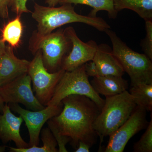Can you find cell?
Instances as JSON below:
<instances>
[{
    "label": "cell",
    "instance_id": "cb8c5ba5",
    "mask_svg": "<svg viewBox=\"0 0 152 152\" xmlns=\"http://www.w3.org/2000/svg\"><path fill=\"white\" fill-rule=\"evenodd\" d=\"M28 0H10L9 7L16 16H21L24 13L31 12L27 7L26 4Z\"/></svg>",
    "mask_w": 152,
    "mask_h": 152
},
{
    "label": "cell",
    "instance_id": "6da1fadb",
    "mask_svg": "<svg viewBox=\"0 0 152 152\" xmlns=\"http://www.w3.org/2000/svg\"><path fill=\"white\" fill-rule=\"evenodd\" d=\"M61 102V112L49 121L61 134L70 138L74 148H77L80 142L91 148L97 140L94 125L100 109L90 98L82 95H69Z\"/></svg>",
    "mask_w": 152,
    "mask_h": 152
},
{
    "label": "cell",
    "instance_id": "7a4b0ae2",
    "mask_svg": "<svg viewBox=\"0 0 152 152\" xmlns=\"http://www.w3.org/2000/svg\"><path fill=\"white\" fill-rule=\"evenodd\" d=\"M32 17L37 23V29L34 33L39 36L47 35L57 28L74 23L86 24L100 31L110 28V26L102 18L77 13L71 4H63L56 7L34 3Z\"/></svg>",
    "mask_w": 152,
    "mask_h": 152
},
{
    "label": "cell",
    "instance_id": "484cf974",
    "mask_svg": "<svg viewBox=\"0 0 152 152\" xmlns=\"http://www.w3.org/2000/svg\"><path fill=\"white\" fill-rule=\"evenodd\" d=\"M91 147L88 144L83 142H79L75 152H89Z\"/></svg>",
    "mask_w": 152,
    "mask_h": 152
},
{
    "label": "cell",
    "instance_id": "ffe728a7",
    "mask_svg": "<svg viewBox=\"0 0 152 152\" xmlns=\"http://www.w3.org/2000/svg\"><path fill=\"white\" fill-rule=\"evenodd\" d=\"M130 94L132 96L137 107L152 111V84H140L132 86Z\"/></svg>",
    "mask_w": 152,
    "mask_h": 152
},
{
    "label": "cell",
    "instance_id": "44dd1931",
    "mask_svg": "<svg viewBox=\"0 0 152 152\" xmlns=\"http://www.w3.org/2000/svg\"><path fill=\"white\" fill-rule=\"evenodd\" d=\"M148 124L145 133L140 139L134 144L133 150L135 152H152V118Z\"/></svg>",
    "mask_w": 152,
    "mask_h": 152
},
{
    "label": "cell",
    "instance_id": "277c9868",
    "mask_svg": "<svg viewBox=\"0 0 152 152\" xmlns=\"http://www.w3.org/2000/svg\"><path fill=\"white\" fill-rule=\"evenodd\" d=\"M105 32L112 44V52L129 75L132 86L140 84H152V62L145 54L134 51L116 34L108 29Z\"/></svg>",
    "mask_w": 152,
    "mask_h": 152
},
{
    "label": "cell",
    "instance_id": "7c38bea8",
    "mask_svg": "<svg viewBox=\"0 0 152 152\" xmlns=\"http://www.w3.org/2000/svg\"><path fill=\"white\" fill-rule=\"evenodd\" d=\"M89 77L114 75L122 76L125 72L112 50L107 45H101L92 61L85 64Z\"/></svg>",
    "mask_w": 152,
    "mask_h": 152
},
{
    "label": "cell",
    "instance_id": "9a60e30c",
    "mask_svg": "<svg viewBox=\"0 0 152 152\" xmlns=\"http://www.w3.org/2000/svg\"><path fill=\"white\" fill-rule=\"evenodd\" d=\"M91 81V84L98 94L105 97L119 94L127 91V81L122 76L107 75L95 76Z\"/></svg>",
    "mask_w": 152,
    "mask_h": 152
},
{
    "label": "cell",
    "instance_id": "ba28073f",
    "mask_svg": "<svg viewBox=\"0 0 152 152\" xmlns=\"http://www.w3.org/2000/svg\"><path fill=\"white\" fill-rule=\"evenodd\" d=\"M0 95L5 104H22L30 110H40L45 107L34 94L27 73L0 86Z\"/></svg>",
    "mask_w": 152,
    "mask_h": 152
},
{
    "label": "cell",
    "instance_id": "30bf717a",
    "mask_svg": "<svg viewBox=\"0 0 152 152\" xmlns=\"http://www.w3.org/2000/svg\"><path fill=\"white\" fill-rule=\"evenodd\" d=\"M146 111L136 107L128 119L110 135L104 152H123L128 142L147 126Z\"/></svg>",
    "mask_w": 152,
    "mask_h": 152
},
{
    "label": "cell",
    "instance_id": "603a6c76",
    "mask_svg": "<svg viewBox=\"0 0 152 152\" xmlns=\"http://www.w3.org/2000/svg\"><path fill=\"white\" fill-rule=\"evenodd\" d=\"M48 126L52 132L53 135L54 137L57 144L58 146V152H67L68 151L66 148V145L71 142L70 138L62 134L57 130L56 128L49 120L47 122Z\"/></svg>",
    "mask_w": 152,
    "mask_h": 152
},
{
    "label": "cell",
    "instance_id": "8fae6325",
    "mask_svg": "<svg viewBox=\"0 0 152 152\" xmlns=\"http://www.w3.org/2000/svg\"><path fill=\"white\" fill-rule=\"evenodd\" d=\"M64 31L70 41L72 46L63 59L61 69L70 72L92 61L99 45L94 41L90 40L87 42L82 41L72 27H68Z\"/></svg>",
    "mask_w": 152,
    "mask_h": 152
},
{
    "label": "cell",
    "instance_id": "3957f363",
    "mask_svg": "<svg viewBox=\"0 0 152 152\" xmlns=\"http://www.w3.org/2000/svg\"><path fill=\"white\" fill-rule=\"evenodd\" d=\"M105 97L94 125L101 144L104 138L110 135L128 119L137 107L134 98L127 91Z\"/></svg>",
    "mask_w": 152,
    "mask_h": 152
},
{
    "label": "cell",
    "instance_id": "5b68a950",
    "mask_svg": "<svg viewBox=\"0 0 152 152\" xmlns=\"http://www.w3.org/2000/svg\"><path fill=\"white\" fill-rule=\"evenodd\" d=\"M72 45L64 31L60 28L47 35L39 36L33 33L29 42V50L33 55L42 52L44 66L51 73L61 69L63 59L69 52Z\"/></svg>",
    "mask_w": 152,
    "mask_h": 152
},
{
    "label": "cell",
    "instance_id": "83f0119b",
    "mask_svg": "<svg viewBox=\"0 0 152 152\" xmlns=\"http://www.w3.org/2000/svg\"><path fill=\"white\" fill-rule=\"evenodd\" d=\"M5 43L3 42L0 38V56L4 52L6 49Z\"/></svg>",
    "mask_w": 152,
    "mask_h": 152
},
{
    "label": "cell",
    "instance_id": "4fadbf2b",
    "mask_svg": "<svg viewBox=\"0 0 152 152\" xmlns=\"http://www.w3.org/2000/svg\"><path fill=\"white\" fill-rule=\"evenodd\" d=\"M23 121L21 116H16L12 113L10 106L5 104L0 115V140L4 144L13 141L17 148H28V143L22 138L20 133Z\"/></svg>",
    "mask_w": 152,
    "mask_h": 152
},
{
    "label": "cell",
    "instance_id": "7402d4cb",
    "mask_svg": "<svg viewBox=\"0 0 152 152\" xmlns=\"http://www.w3.org/2000/svg\"><path fill=\"white\" fill-rule=\"evenodd\" d=\"M145 21L146 36L142 41V50L144 54L152 60V20Z\"/></svg>",
    "mask_w": 152,
    "mask_h": 152
},
{
    "label": "cell",
    "instance_id": "d4e9b609",
    "mask_svg": "<svg viewBox=\"0 0 152 152\" xmlns=\"http://www.w3.org/2000/svg\"><path fill=\"white\" fill-rule=\"evenodd\" d=\"M10 0H0V18L5 19L9 18Z\"/></svg>",
    "mask_w": 152,
    "mask_h": 152
},
{
    "label": "cell",
    "instance_id": "f546056e",
    "mask_svg": "<svg viewBox=\"0 0 152 152\" xmlns=\"http://www.w3.org/2000/svg\"><path fill=\"white\" fill-rule=\"evenodd\" d=\"M7 146L5 145L0 146V152H4L5 151Z\"/></svg>",
    "mask_w": 152,
    "mask_h": 152
},
{
    "label": "cell",
    "instance_id": "52a82bcc",
    "mask_svg": "<svg viewBox=\"0 0 152 152\" xmlns=\"http://www.w3.org/2000/svg\"><path fill=\"white\" fill-rule=\"evenodd\" d=\"M30 61L27 74L33 83V92L41 104L46 107L51 99L55 89L65 71L61 69L51 73L44 66L42 52L38 50Z\"/></svg>",
    "mask_w": 152,
    "mask_h": 152
},
{
    "label": "cell",
    "instance_id": "d6986e66",
    "mask_svg": "<svg viewBox=\"0 0 152 152\" xmlns=\"http://www.w3.org/2000/svg\"><path fill=\"white\" fill-rule=\"evenodd\" d=\"M41 139L43 142L42 147L32 146L27 148L9 147L12 152H57L56 141L48 127L44 128L41 131Z\"/></svg>",
    "mask_w": 152,
    "mask_h": 152
},
{
    "label": "cell",
    "instance_id": "4316f807",
    "mask_svg": "<svg viewBox=\"0 0 152 152\" xmlns=\"http://www.w3.org/2000/svg\"><path fill=\"white\" fill-rule=\"evenodd\" d=\"M61 0H46L45 3L49 7H54L59 4Z\"/></svg>",
    "mask_w": 152,
    "mask_h": 152
},
{
    "label": "cell",
    "instance_id": "f1b7e54d",
    "mask_svg": "<svg viewBox=\"0 0 152 152\" xmlns=\"http://www.w3.org/2000/svg\"><path fill=\"white\" fill-rule=\"evenodd\" d=\"M4 102L2 98L0 95V113H2L3 112V109H4V106L5 105Z\"/></svg>",
    "mask_w": 152,
    "mask_h": 152
},
{
    "label": "cell",
    "instance_id": "5bb4252c",
    "mask_svg": "<svg viewBox=\"0 0 152 152\" xmlns=\"http://www.w3.org/2000/svg\"><path fill=\"white\" fill-rule=\"evenodd\" d=\"M30 62L18 58L13 48L6 45L5 50L0 56V86L27 73Z\"/></svg>",
    "mask_w": 152,
    "mask_h": 152
},
{
    "label": "cell",
    "instance_id": "e0dca14e",
    "mask_svg": "<svg viewBox=\"0 0 152 152\" xmlns=\"http://www.w3.org/2000/svg\"><path fill=\"white\" fill-rule=\"evenodd\" d=\"M20 17L16 16L4 25L1 30V39L13 49L18 47L21 41L23 27Z\"/></svg>",
    "mask_w": 152,
    "mask_h": 152
},
{
    "label": "cell",
    "instance_id": "8992f818",
    "mask_svg": "<svg viewBox=\"0 0 152 152\" xmlns=\"http://www.w3.org/2000/svg\"><path fill=\"white\" fill-rule=\"evenodd\" d=\"M88 77L85 64L73 71H65L56 87L53 97L47 106L56 105L68 96L79 95L90 98L101 110L105 100L95 91L89 80Z\"/></svg>",
    "mask_w": 152,
    "mask_h": 152
},
{
    "label": "cell",
    "instance_id": "ac0fdd59",
    "mask_svg": "<svg viewBox=\"0 0 152 152\" xmlns=\"http://www.w3.org/2000/svg\"><path fill=\"white\" fill-rule=\"evenodd\" d=\"M82 4L90 6L93 10L88 15L96 17V14L100 11L107 12L110 18L115 19L118 13L114 8L113 0H61L60 4Z\"/></svg>",
    "mask_w": 152,
    "mask_h": 152
},
{
    "label": "cell",
    "instance_id": "2e32d148",
    "mask_svg": "<svg viewBox=\"0 0 152 152\" xmlns=\"http://www.w3.org/2000/svg\"><path fill=\"white\" fill-rule=\"evenodd\" d=\"M117 12L124 9L135 12L145 21L152 20V0H113Z\"/></svg>",
    "mask_w": 152,
    "mask_h": 152
},
{
    "label": "cell",
    "instance_id": "9c48e42d",
    "mask_svg": "<svg viewBox=\"0 0 152 152\" xmlns=\"http://www.w3.org/2000/svg\"><path fill=\"white\" fill-rule=\"evenodd\" d=\"M11 110L18 113L24 121L29 135V147L38 146L39 136L44 125L49 120L58 115L63 108L62 103L53 106H47L42 110L32 111L22 108L18 104H8Z\"/></svg>",
    "mask_w": 152,
    "mask_h": 152
}]
</instances>
